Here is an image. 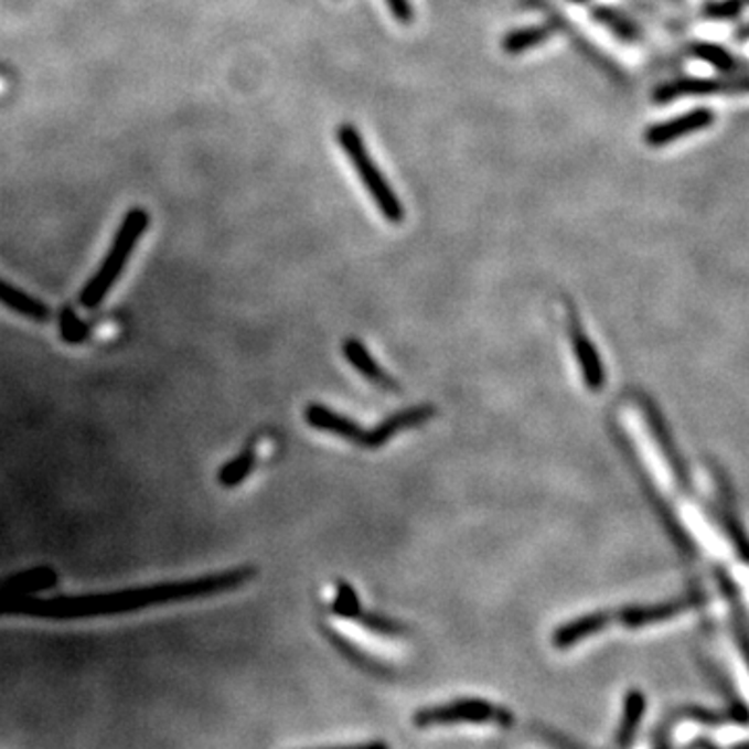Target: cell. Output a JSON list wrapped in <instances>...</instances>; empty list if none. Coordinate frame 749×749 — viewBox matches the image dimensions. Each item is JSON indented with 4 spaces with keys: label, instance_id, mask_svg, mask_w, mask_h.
Instances as JSON below:
<instances>
[{
    "label": "cell",
    "instance_id": "6da1fadb",
    "mask_svg": "<svg viewBox=\"0 0 749 749\" xmlns=\"http://www.w3.org/2000/svg\"><path fill=\"white\" fill-rule=\"evenodd\" d=\"M256 577L255 567L232 568L223 573L204 575L185 581L147 585V587H129L119 591L105 593H86V596H56V598H38V596H11L0 589V617H32L49 621H75V619H94L138 612L145 608H154L163 603L190 602L199 598H208L238 589L250 584Z\"/></svg>",
    "mask_w": 749,
    "mask_h": 749
},
{
    "label": "cell",
    "instance_id": "7a4b0ae2",
    "mask_svg": "<svg viewBox=\"0 0 749 749\" xmlns=\"http://www.w3.org/2000/svg\"><path fill=\"white\" fill-rule=\"evenodd\" d=\"M148 225H150V215L145 208H140V206L129 208L128 215L121 221V227L117 229V234L113 238L105 260L100 263L98 271L92 275L90 281L84 286V290L79 292V304L84 309L94 311L105 302V298L109 296L113 286L124 274L133 248L145 236Z\"/></svg>",
    "mask_w": 749,
    "mask_h": 749
},
{
    "label": "cell",
    "instance_id": "3957f363",
    "mask_svg": "<svg viewBox=\"0 0 749 749\" xmlns=\"http://www.w3.org/2000/svg\"><path fill=\"white\" fill-rule=\"evenodd\" d=\"M338 142L344 150L347 161L354 167L359 180L365 185L366 192L371 194L377 211L384 215V220L392 225H403L404 217H406L403 202L396 196V192L392 190V185L387 183L385 175H382V171L377 169L375 161L371 159L359 129L354 128L352 124H342L338 128Z\"/></svg>",
    "mask_w": 749,
    "mask_h": 749
},
{
    "label": "cell",
    "instance_id": "277c9868",
    "mask_svg": "<svg viewBox=\"0 0 749 749\" xmlns=\"http://www.w3.org/2000/svg\"><path fill=\"white\" fill-rule=\"evenodd\" d=\"M495 725V727H512L514 714L502 706H495L485 699H457L450 704L422 708L413 716V725L420 729L429 727H448V725Z\"/></svg>",
    "mask_w": 749,
    "mask_h": 749
},
{
    "label": "cell",
    "instance_id": "5b68a950",
    "mask_svg": "<svg viewBox=\"0 0 749 749\" xmlns=\"http://www.w3.org/2000/svg\"><path fill=\"white\" fill-rule=\"evenodd\" d=\"M716 121V113L708 107H699V109H692L685 115H676L675 119L671 121H662L652 128L643 131V142L650 148H662L666 145H673L681 138H687L695 131L708 129Z\"/></svg>",
    "mask_w": 749,
    "mask_h": 749
},
{
    "label": "cell",
    "instance_id": "8992f818",
    "mask_svg": "<svg viewBox=\"0 0 749 749\" xmlns=\"http://www.w3.org/2000/svg\"><path fill=\"white\" fill-rule=\"evenodd\" d=\"M702 602L697 596L687 598H676L671 602L650 603V606H624L621 610H612V621L619 622L629 629H640L645 624H656V622L671 621L678 617L681 612H687Z\"/></svg>",
    "mask_w": 749,
    "mask_h": 749
},
{
    "label": "cell",
    "instance_id": "52a82bcc",
    "mask_svg": "<svg viewBox=\"0 0 749 749\" xmlns=\"http://www.w3.org/2000/svg\"><path fill=\"white\" fill-rule=\"evenodd\" d=\"M436 413H438V408L431 406V404H420V406H410V408L398 410V413H394L392 417L382 420L379 425H375L373 429H366L363 448H368V450L382 448L389 439L394 438V436H398L404 429L420 427V425H425L427 420L434 419Z\"/></svg>",
    "mask_w": 749,
    "mask_h": 749
},
{
    "label": "cell",
    "instance_id": "ba28073f",
    "mask_svg": "<svg viewBox=\"0 0 749 749\" xmlns=\"http://www.w3.org/2000/svg\"><path fill=\"white\" fill-rule=\"evenodd\" d=\"M568 331H570V342H573L577 363H579L581 373H584L585 385L589 387V392H602L603 384H606L602 359H600L596 346L591 344V340L587 338L584 325L579 323L575 312H570V317H568Z\"/></svg>",
    "mask_w": 749,
    "mask_h": 749
},
{
    "label": "cell",
    "instance_id": "9c48e42d",
    "mask_svg": "<svg viewBox=\"0 0 749 749\" xmlns=\"http://www.w3.org/2000/svg\"><path fill=\"white\" fill-rule=\"evenodd\" d=\"M746 92V77H741L739 82H729V79H710V77H687V79H676L671 84H662L660 88L654 90V103L656 105H666L673 103L681 96H702V94H720V92Z\"/></svg>",
    "mask_w": 749,
    "mask_h": 749
},
{
    "label": "cell",
    "instance_id": "30bf717a",
    "mask_svg": "<svg viewBox=\"0 0 749 749\" xmlns=\"http://www.w3.org/2000/svg\"><path fill=\"white\" fill-rule=\"evenodd\" d=\"M304 420L311 425L312 429L328 431L335 438L346 439L350 443L363 448L366 429H363L356 420L344 417L342 413L331 410L325 404H309L304 410Z\"/></svg>",
    "mask_w": 749,
    "mask_h": 749
},
{
    "label": "cell",
    "instance_id": "8fae6325",
    "mask_svg": "<svg viewBox=\"0 0 749 749\" xmlns=\"http://www.w3.org/2000/svg\"><path fill=\"white\" fill-rule=\"evenodd\" d=\"M612 610H598V612H589L584 617H577L573 621L560 624L554 635H552V643L560 650H567L570 645L579 643V641L587 640L596 633L603 631L606 627L612 624Z\"/></svg>",
    "mask_w": 749,
    "mask_h": 749
},
{
    "label": "cell",
    "instance_id": "7c38bea8",
    "mask_svg": "<svg viewBox=\"0 0 749 749\" xmlns=\"http://www.w3.org/2000/svg\"><path fill=\"white\" fill-rule=\"evenodd\" d=\"M342 352H344L347 363L354 366L365 379L373 382V384L382 387V389H387V392H400L398 382L394 377H389L384 368L377 365V361L368 354V350H366L363 342H359L354 338H347L344 346H342Z\"/></svg>",
    "mask_w": 749,
    "mask_h": 749
},
{
    "label": "cell",
    "instance_id": "4fadbf2b",
    "mask_svg": "<svg viewBox=\"0 0 749 749\" xmlns=\"http://www.w3.org/2000/svg\"><path fill=\"white\" fill-rule=\"evenodd\" d=\"M0 304L36 323H46L51 319V309L40 298L19 290L4 279H0Z\"/></svg>",
    "mask_w": 749,
    "mask_h": 749
},
{
    "label": "cell",
    "instance_id": "5bb4252c",
    "mask_svg": "<svg viewBox=\"0 0 749 749\" xmlns=\"http://www.w3.org/2000/svg\"><path fill=\"white\" fill-rule=\"evenodd\" d=\"M643 415H645L648 422L652 425V429H654V434H656V439H659L660 448H662V452L668 458L671 469H673V473H675L678 485H681L685 492H692V481H689L687 467H685V462L681 460V457L676 454L675 443H673V439L668 436V429L664 427V422L660 419L659 410L654 408V404L648 403L645 398H643Z\"/></svg>",
    "mask_w": 749,
    "mask_h": 749
},
{
    "label": "cell",
    "instance_id": "9a60e30c",
    "mask_svg": "<svg viewBox=\"0 0 749 749\" xmlns=\"http://www.w3.org/2000/svg\"><path fill=\"white\" fill-rule=\"evenodd\" d=\"M58 584V575L51 567L30 568L2 581L0 589L11 596H36Z\"/></svg>",
    "mask_w": 749,
    "mask_h": 749
},
{
    "label": "cell",
    "instance_id": "2e32d148",
    "mask_svg": "<svg viewBox=\"0 0 749 749\" xmlns=\"http://www.w3.org/2000/svg\"><path fill=\"white\" fill-rule=\"evenodd\" d=\"M645 695L641 694L640 689H631L629 694L624 695V708H622V720L619 732H617V746L619 749H629L638 729H640L643 714H645Z\"/></svg>",
    "mask_w": 749,
    "mask_h": 749
},
{
    "label": "cell",
    "instance_id": "e0dca14e",
    "mask_svg": "<svg viewBox=\"0 0 749 749\" xmlns=\"http://www.w3.org/2000/svg\"><path fill=\"white\" fill-rule=\"evenodd\" d=\"M558 30L556 23H542V25H531V28H521L514 30L509 36L502 40V49L509 55H521L525 51H529L533 46L544 44L548 38L554 36V32Z\"/></svg>",
    "mask_w": 749,
    "mask_h": 749
},
{
    "label": "cell",
    "instance_id": "ac0fdd59",
    "mask_svg": "<svg viewBox=\"0 0 749 749\" xmlns=\"http://www.w3.org/2000/svg\"><path fill=\"white\" fill-rule=\"evenodd\" d=\"M255 443H248V446L239 452L238 457L227 460V462L221 467L220 473H217V481H220L221 488L234 490V488L242 485V483L250 477V473L255 471Z\"/></svg>",
    "mask_w": 749,
    "mask_h": 749
},
{
    "label": "cell",
    "instance_id": "d6986e66",
    "mask_svg": "<svg viewBox=\"0 0 749 749\" xmlns=\"http://www.w3.org/2000/svg\"><path fill=\"white\" fill-rule=\"evenodd\" d=\"M689 55L708 63L716 67L723 74H735V72H743V61H739L737 56L731 55L725 46H718L713 42H697L689 46Z\"/></svg>",
    "mask_w": 749,
    "mask_h": 749
},
{
    "label": "cell",
    "instance_id": "ffe728a7",
    "mask_svg": "<svg viewBox=\"0 0 749 749\" xmlns=\"http://www.w3.org/2000/svg\"><path fill=\"white\" fill-rule=\"evenodd\" d=\"M591 15L596 21H600L602 25H606L610 32H614L617 36L627 40V42H640L641 34L638 30V25L633 21L621 15L619 11L610 9V7H596L591 9Z\"/></svg>",
    "mask_w": 749,
    "mask_h": 749
},
{
    "label": "cell",
    "instance_id": "44dd1931",
    "mask_svg": "<svg viewBox=\"0 0 749 749\" xmlns=\"http://www.w3.org/2000/svg\"><path fill=\"white\" fill-rule=\"evenodd\" d=\"M58 333H61V340L65 344H72V346H77V344H84L90 335V328L77 317V312L69 307L61 309L58 312Z\"/></svg>",
    "mask_w": 749,
    "mask_h": 749
},
{
    "label": "cell",
    "instance_id": "7402d4cb",
    "mask_svg": "<svg viewBox=\"0 0 749 749\" xmlns=\"http://www.w3.org/2000/svg\"><path fill=\"white\" fill-rule=\"evenodd\" d=\"M331 610L340 617V619H347V621H356V617L363 612L361 606V598L356 593V589L346 581H340L335 587V598L331 603Z\"/></svg>",
    "mask_w": 749,
    "mask_h": 749
},
{
    "label": "cell",
    "instance_id": "603a6c76",
    "mask_svg": "<svg viewBox=\"0 0 749 749\" xmlns=\"http://www.w3.org/2000/svg\"><path fill=\"white\" fill-rule=\"evenodd\" d=\"M356 622L363 624L366 629L379 633V635H389V638H400V635H406V629H404L400 622L392 621V619H385L382 614H373V612H361L356 617Z\"/></svg>",
    "mask_w": 749,
    "mask_h": 749
},
{
    "label": "cell",
    "instance_id": "cb8c5ba5",
    "mask_svg": "<svg viewBox=\"0 0 749 749\" xmlns=\"http://www.w3.org/2000/svg\"><path fill=\"white\" fill-rule=\"evenodd\" d=\"M743 9H746V0H713L704 7V18L727 21V19L739 18Z\"/></svg>",
    "mask_w": 749,
    "mask_h": 749
},
{
    "label": "cell",
    "instance_id": "d4e9b609",
    "mask_svg": "<svg viewBox=\"0 0 749 749\" xmlns=\"http://www.w3.org/2000/svg\"><path fill=\"white\" fill-rule=\"evenodd\" d=\"M385 4H387V9H389L392 18L396 19L398 23H403V25L413 23V19H415V9H413L410 0H385Z\"/></svg>",
    "mask_w": 749,
    "mask_h": 749
},
{
    "label": "cell",
    "instance_id": "484cf974",
    "mask_svg": "<svg viewBox=\"0 0 749 749\" xmlns=\"http://www.w3.org/2000/svg\"><path fill=\"white\" fill-rule=\"evenodd\" d=\"M321 749H389L385 741H368V743H356V746H340V748H321Z\"/></svg>",
    "mask_w": 749,
    "mask_h": 749
},
{
    "label": "cell",
    "instance_id": "4316f807",
    "mask_svg": "<svg viewBox=\"0 0 749 749\" xmlns=\"http://www.w3.org/2000/svg\"><path fill=\"white\" fill-rule=\"evenodd\" d=\"M702 748H704V749H714L713 746H708V743H702Z\"/></svg>",
    "mask_w": 749,
    "mask_h": 749
},
{
    "label": "cell",
    "instance_id": "83f0119b",
    "mask_svg": "<svg viewBox=\"0 0 749 749\" xmlns=\"http://www.w3.org/2000/svg\"><path fill=\"white\" fill-rule=\"evenodd\" d=\"M577 2H581V0H577Z\"/></svg>",
    "mask_w": 749,
    "mask_h": 749
},
{
    "label": "cell",
    "instance_id": "f1b7e54d",
    "mask_svg": "<svg viewBox=\"0 0 749 749\" xmlns=\"http://www.w3.org/2000/svg\"><path fill=\"white\" fill-rule=\"evenodd\" d=\"M0 74H2V69H0Z\"/></svg>",
    "mask_w": 749,
    "mask_h": 749
},
{
    "label": "cell",
    "instance_id": "f546056e",
    "mask_svg": "<svg viewBox=\"0 0 749 749\" xmlns=\"http://www.w3.org/2000/svg\"><path fill=\"white\" fill-rule=\"evenodd\" d=\"M660 749H664V748H660Z\"/></svg>",
    "mask_w": 749,
    "mask_h": 749
}]
</instances>
